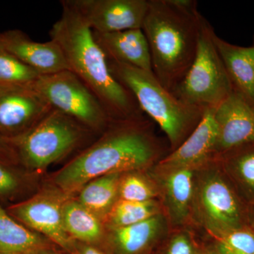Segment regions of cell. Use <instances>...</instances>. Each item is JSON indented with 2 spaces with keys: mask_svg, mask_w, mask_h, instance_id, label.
Wrapping results in <instances>:
<instances>
[{
  "mask_svg": "<svg viewBox=\"0 0 254 254\" xmlns=\"http://www.w3.org/2000/svg\"><path fill=\"white\" fill-rule=\"evenodd\" d=\"M163 150L143 116L112 120L98 141L53 175L52 185L71 197L98 177L148 168Z\"/></svg>",
  "mask_w": 254,
  "mask_h": 254,
  "instance_id": "cell-1",
  "label": "cell"
},
{
  "mask_svg": "<svg viewBox=\"0 0 254 254\" xmlns=\"http://www.w3.org/2000/svg\"><path fill=\"white\" fill-rule=\"evenodd\" d=\"M61 4V17L50 35L61 48L69 71L94 93L112 120L143 116L134 96L113 76L106 55L81 13L71 0Z\"/></svg>",
  "mask_w": 254,
  "mask_h": 254,
  "instance_id": "cell-2",
  "label": "cell"
},
{
  "mask_svg": "<svg viewBox=\"0 0 254 254\" xmlns=\"http://www.w3.org/2000/svg\"><path fill=\"white\" fill-rule=\"evenodd\" d=\"M143 30L155 77L173 92L193 64L204 17L194 0H148Z\"/></svg>",
  "mask_w": 254,
  "mask_h": 254,
  "instance_id": "cell-3",
  "label": "cell"
},
{
  "mask_svg": "<svg viewBox=\"0 0 254 254\" xmlns=\"http://www.w3.org/2000/svg\"><path fill=\"white\" fill-rule=\"evenodd\" d=\"M113 76L134 96L142 111L158 124L175 150L200 123L207 109L179 99L148 72L108 59Z\"/></svg>",
  "mask_w": 254,
  "mask_h": 254,
  "instance_id": "cell-4",
  "label": "cell"
},
{
  "mask_svg": "<svg viewBox=\"0 0 254 254\" xmlns=\"http://www.w3.org/2000/svg\"><path fill=\"white\" fill-rule=\"evenodd\" d=\"M91 132L74 119L53 109L27 133L10 141L21 166L36 172L69 154Z\"/></svg>",
  "mask_w": 254,
  "mask_h": 254,
  "instance_id": "cell-5",
  "label": "cell"
},
{
  "mask_svg": "<svg viewBox=\"0 0 254 254\" xmlns=\"http://www.w3.org/2000/svg\"><path fill=\"white\" fill-rule=\"evenodd\" d=\"M214 33L213 27L204 18L194 61L173 92L185 103L204 109L216 108L233 91L214 43Z\"/></svg>",
  "mask_w": 254,
  "mask_h": 254,
  "instance_id": "cell-6",
  "label": "cell"
},
{
  "mask_svg": "<svg viewBox=\"0 0 254 254\" xmlns=\"http://www.w3.org/2000/svg\"><path fill=\"white\" fill-rule=\"evenodd\" d=\"M29 87L53 109L66 114L92 131L103 133L113 120L94 93L69 70L41 75Z\"/></svg>",
  "mask_w": 254,
  "mask_h": 254,
  "instance_id": "cell-7",
  "label": "cell"
},
{
  "mask_svg": "<svg viewBox=\"0 0 254 254\" xmlns=\"http://www.w3.org/2000/svg\"><path fill=\"white\" fill-rule=\"evenodd\" d=\"M195 178L193 205L200 222L218 238L245 227L242 205L218 170L209 169Z\"/></svg>",
  "mask_w": 254,
  "mask_h": 254,
  "instance_id": "cell-8",
  "label": "cell"
},
{
  "mask_svg": "<svg viewBox=\"0 0 254 254\" xmlns=\"http://www.w3.org/2000/svg\"><path fill=\"white\" fill-rule=\"evenodd\" d=\"M69 197L51 185L27 199L13 203L6 210L20 223L71 254L77 242L65 231L63 218L64 205Z\"/></svg>",
  "mask_w": 254,
  "mask_h": 254,
  "instance_id": "cell-9",
  "label": "cell"
},
{
  "mask_svg": "<svg viewBox=\"0 0 254 254\" xmlns=\"http://www.w3.org/2000/svg\"><path fill=\"white\" fill-rule=\"evenodd\" d=\"M93 32L142 29L148 0H71Z\"/></svg>",
  "mask_w": 254,
  "mask_h": 254,
  "instance_id": "cell-10",
  "label": "cell"
},
{
  "mask_svg": "<svg viewBox=\"0 0 254 254\" xmlns=\"http://www.w3.org/2000/svg\"><path fill=\"white\" fill-rule=\"evenodd\" d=\"M53 110L30 87H13L0 97V134L9 140L23 136Z\"/></svg>",
  "mask_w": 254,
  "mask_h": 254,
  "instance_id": "cell-11",
  "label": "cell"
},
{
  "mask_svg": "<svg viewBox=\"0 0 254 254\" xmlns=\"http://www.w3.org/2000/svg\"><path fill=\"white\" fill-rule=\"evenodd\" d=\"M216 157L254 141V106L235 91L214 108Z\"/></svg>",
  "mask_w": 254,
  "mask_h": 254,
  "instance_id": "cell-12",
  "label": "cell"
},
{
  "mask_svg": "<svg viewBox=\"0 0 254 254\" xmlns=\"http://www.w3.org/2000/svg\"><path fill=\"white\" fill-rule=\"evenodd\" d=\"M218 127L214 118V108L207 109L198 126L178 148L158 163L160 171L175 169L197 170L215 158Z\"/></svg>",
  "mask_w": 254,
  "mask_h": 254,
  "instance_id": "cell-13",
  "label": "cell"
},
{
  "mask_svg": "<svg viewBox=\"0 0 254 254\" xmlns=\"http://www.w3.org/2000/svg\"><path fill=\"white\" fill-rule=\"evenodd\" d=\"M0 46L41 75L69 70L61 48L52 40L39 43L22 31L10 30L0 33Z\"/></svg>",
  "mask_w": 254,
  "mask_h": 254,
  "instance_id": "cell-14",
  "label": "cell"
},
{
  "mask_svg": "<svg viewBox=\"0 0 254 254\" xmlns=\"http://www.w3.org/2000/svg\"><path fill=\"white\" fill-rule=\"evenodd\" d=\"M93 34L108 59L153 73L149 46L143 30Z\"/></svg>",
  "mask_w": 254,
  "mask_h": 254,
  "instance_id": "cell-15",
  "label": "cell"
},
{
  "mask_svg": "<svg viewBox=\"0 0 254 254\" xmlns=\"http://www.w3.org/2000/svg\"><path fill=\"white\" fill-rule=\"evenodd\" d=\"M213 41L233 91L254 106V46L231 44L213 33Z\"/></svg>",
  "mask_w": 254,
  "mask_h": 254,
  "instance_id": "cell-16",
  "label": "cell"
},
{
  "mask_svg": "<svg viewBox=\"0 0 254 254\" xmlns=\"http://www.w3.org/2000/svg\"><path fill=\"white\" fill-rule=\"evenodd\" d=\"M196 170L175 169L163 171L164 200L172 222L181 225L186 221L193 205L195 177Z\"/></svg>",
  "mask_w": 254,
  "mask_h": 254,
  "instance_id": "cell-17",
  "label": "cell"
},
{
  "mask_svg": "<svg viewBox=\"0 0 254 254\" xmlns=\"http://www.w3.org/2000/svg\"><path fill=\"white\" fill-rule=\"evenodd\" d=\"M53 245L13 218L0 203V254H41L53 250Z\"/></svg>",
  "mask_w": 254,
  "mask_h": 254,
  "instance_id": "cell-18",
  "label": "cell"
},
{
  "mask_svg": "<svg viewBox=\"0 0 254 254\" xmlns=\"http://www.w3.org/2000/svg\"><path fill=\"white\" fill-rule=\"evenodd\" d=\"M63 218L65 231L75 242L94 245L104 235V222L71 197L64 205Z\"/></svg>",
  "mask_w": 254,
  "mask_h": 254,
  "instance_id": "cell-19",
  "label": "cell"
},
{
  "mask_svg": "<svg viewBox=\"0 0 254 254\" xmlns=\"http://www.w3.org/2000/svg\"><path fill=\"white\" fill-rule=\"evenodd\" d=\"M163 229V218L157 215L134 225L110 229V240L118 254H141Z\"/></svg>",
  "mask_w": 254,
  "mask_h": 254,
  "instance_id": "cell-20",
  "label": "cell"
},
{
  "mask_svg": "<svg viewBox=\"0 0 254 254\" xmlns=\"http://www.w3.org/2000/svg\"><path fill=\"white\" fill-rule=\"evenodd\" d=\"M123 174H110L91 180L78 192L76 200L105 222L119 200V186Z\"/></svg>",
  "mask_w": 254,
  "mask_h": 254,
  "instance_id": "cell-21",
  "label": "cell"
},
{
  "mask_svg": "<svg viewBox=\"0 0 254 254\" xmlns=\"http://www.w3.org/2000/svg\"><path fill=\"white\" fill-rule=\"evenodd\" d=\"M158 208L154 200L137 202L119 199L104 222L110 229L134 225L159 215Z\"/></svg>",
  "mask_w": 254,
  "mask_h": 254,
  "instance_id": "cell-22",
  "label": "cell"
},
{
  "mask_svg": "<svg viewBox=\"0 0 254 254\" xmlns=\"http://www.w3.org/2000/svg\"><path fill=\"white\" fill-rule=\"evenodd\" d=\"M218 157L223 159L247 196L254 198V141Z\"/></svg>",
  "mask_w": 254,
  "mask_h": 254,
  "instance_id": "cell-23",
  "label": "cell"
},
{
  "mask_svg": "<svg viewBox=\"0 0 254 254\" xmlns=\"http://www.w3.org/2000/svg\"><path fill=\"white\" fill-rule=\"evenodd\" d=\"M41 76L39 73L20 61L0 46V84L28 86Z\"/></svg>",
  "mask_w": 254,
  "mask_h": 254,
  "instance_id": "cell-24",
  "label": "cell"
},
{
  "mask_svg": "<svg viewBox=\"0 0 254 254\" xmlns=\"http://www.w3.org/2000/svg\"><path fill=\"white\" fill-rule=\"evenodd\" d=\"M139 171L123 174L119 186V199L144 202L153 200L157 194L153 184Z\"/></svg>",
  "mask_w": 254,
  "mask_h": 254,
  "instance_id": "cell-25",
  "label": "cell"
},
{
  "mask_svg": "<svg viewBox=\"0 0 254 254\" xmlns=\"http://www.w3.org/2000/svg\"><path fill=\"white\" fill-rule=\"evenodd\" d=\"M17 168L0 163V202L14 201L24 192L26 178Z\"/></svg>",
  "mask_w": 254,
  "mask_h": 254,
  "instance_id": "cell-26",
  "label": "cell"
},
{
  "mask_svg": "<svg viewBox=\"0 0 254 254\" xmlns=\"http://www.w3.org/2000/svg\"><path fill=\"white\" fill-rule=\"evenodd\" d=\"M220 254H254V231L244 228L218 238Z\"/></svg>",
  "mask_w": 254,
  "mask_h": 254,
  "instance_id": "cell-27",
  "label": "cell"
},
{
  "mask_svg": "<svg viewBox=\"0 0 254 254\" xmlns=\"http://www.w3.org/2000/svg\"><path fill=\"white\" fill-rule=\"evenodd\" d=\"M0 163L17 166L19 159L14 145L10 140L0 134Z\"/></svg>",
  "mask_w": 254,
  "mask_h": 254,
  "instance_id": "cell-28",
  "label": "cell"
},
{
  "mask_svg": "<svg viewBox=\"0 0 254 254\" xmlns=\"http://www.w3.org/2000/svg\"><path fill=\"white\" fill-rule=\"evenodd\" d=\"M167 254H193L190 239L184 234L177 235L170 242Z\"/></svg>",
  "mask_w": 254,
  "mask_h": 254,
  "instance_id": "cell-29",
  "label": "cell"
},
{
  "mask_svg": "<svg viewBox=\"0 0 254 254\" xmlns=\"http://www.w3.org/2000/svg\"><path fill=\"white\" fill-rule=\"evenodd\" d=\"M71 254H103L94 245L76 242V248Z\"/></svg>",
  "mask_w": 254,
  "mask_h": 254,
  "instance_id": "cell-30",
  "label": "cell"
},
{
  "mask_svg": "<svg viewBox=\"0 0 254 254\" xmlns=\"http://www.w3.org/2000/svg\"><path fill=\"white\" fill-rule=\"evenodd\" d=\"M14 86H6V85L0 84V97L2 96L5 93H6L9 90Z\"/></svg>",
  "mask_w": 254,
  "mask_h": 254,
  "instance_id": "cell-31",
  "label": "cell"
},
{
  "mask_svg": "<svg viewBox=\"0 0 254 254\" xmlns=\"http://www.w3.org/2000/svg\"><path fill=\"white\" fill-rule=\"evenodd\" d=\"M41 254H61L59 253H57V252H53V250L47 251V252H43Z\"/></svg>",
  "mask_w": 254,
  "mask_h": 254,
  "instance_id": "cell-32",
  "label": "cell"
},
{
  "mask_svg": "<svg viewBox=\"0 0 254 254\" xmlns=\"http://www.w3.org/2000/svg\"></svg>",
  "mask_w": 254,
  "mask_h": 254,
  "instance_id": "cell-33",
  "label": "cell"
},
{
  "mask_svg": "<svg viewBox=\"0 0 254 254\" xmlns=\"http://www.w3.org/2000/svg\"></svg>",
  "mask_w": 254,
  "mask_h": 254,
  "instance_id": "cell-34",
  "label": "cell"
},
{
  "mask_svg": "<svg viewBox=\"0 0 254 254\" xmlns=\"http://www.w3.org/2000/svg\"></svg>",
  "mask_w": 254,
  "mask_h": 254,
  "instance_id": "cell-35",
  "label": "cell"
}]
</instances>
